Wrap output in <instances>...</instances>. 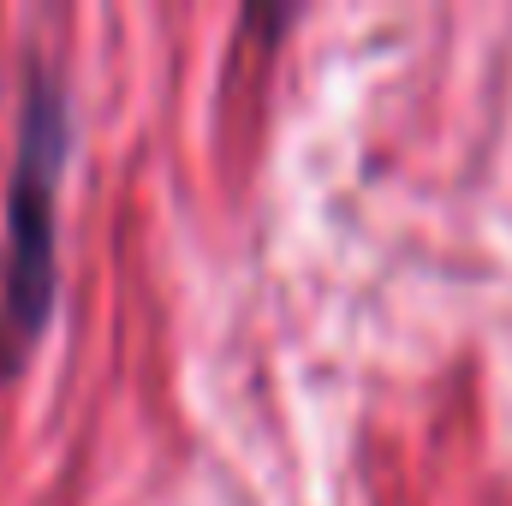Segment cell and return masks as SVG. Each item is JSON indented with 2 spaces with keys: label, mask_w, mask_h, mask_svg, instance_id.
I'll use <instances>...</instances> for the list:
<instances>
[{
  "label": "cell",
  "mask_w": 512,
  "mask_h": 506,
  "mask_svg": "<svg viewBox=\"0 0 512 506\" xmlns=\"http://www.w3.org/2000/svg\"><path fill=\"white\" fill-rule=\"evenodd\" d=\"M72 114L48 72L30 78L18 149L6 179V239H0V370H18L48 316H54V274H60V173H66Z\"/></svg>",
  "instance_id": "cell-1"
}]
</instances>
